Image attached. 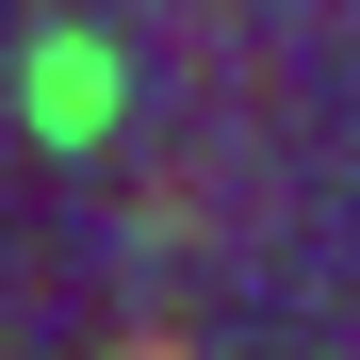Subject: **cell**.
Returning <instances> with one entry per match:
<instances>
[{"instance_id":"cell-1","label":"cell","mask_w":360,"mask_h":360,"mask_svg":"<svg viewBox=\"0 0 360 360\" xmlns=\"http://www.w3.org/2000/svg\"><path fill=\"white\" fill-rule=\"evenodd\" d=\"M131 360H164V344H131Z\"/></svg>"}]
</instances>
